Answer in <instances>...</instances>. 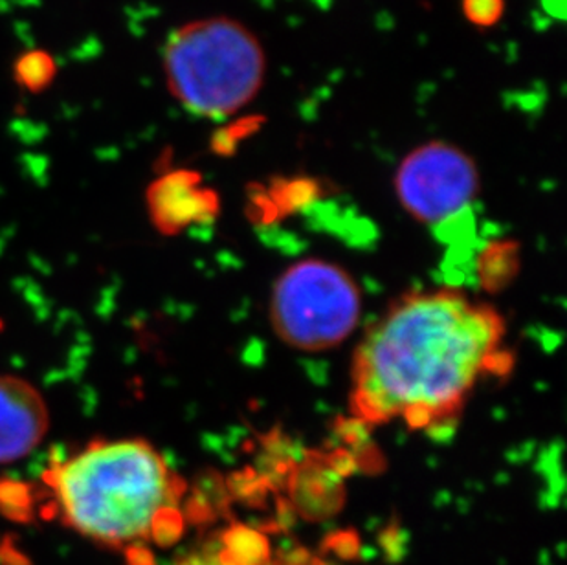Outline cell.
<instances>
[{"label": "cell", "mask_w": 567, "mask_h": 565, "mask_svg": "<svg viewBox=\"0 0 567 565\" xmlns=\"http://www.w3.org/2000/svg\"><path fill=\"white\" fill-rule=\"evenodd\" d=\"M223 555L234 565H265L268 562V544L261 534L248 528H234L225 536Z\"/></svg>", "instance_id": "8"}, {"label": "cell", "mask_w": 567, "mask_h": 565, "mask_svg": "<svg viewBox=\"0 0 567 565\" xmlns=\"http://www.w3.org/2000/svg\"><path fill=\"white\" fill-rule=\"evenodd\" d=\"M11 75L22 91L28 94H41L50 89L58 78V61L49 50H24L13 61Z\"/></svg>", "instance_id": "7"}, {"label": "cell", "mask_w": 567, "mask_h": 565, "mask_svg": "<svg viewBox=\"0 0 567 565\" xmlns=\"http://www.w3.org/2000/svg\"><path fill=\"white\" fill-rule=\"evenodd\" d=\"M360 312L359 285L334 263H296L274 285V331L285 343L303 351H323L342 343L359 327Z\"/></svg>", "instance_id": "4"}, {"label": "cell", "mask_w": 567, "mask_h": 565, "mask_svg": "<svg viewBox=\"0 0 567 565\" xmlns=\"http://www.w3.org/2000/svg\"><path fill=\"white\" fill-rule=\"evenodd\" d=\"M49 480L64 523L105 545L150 538L178 496L169 464L144 439L86 444L55 464Z\"/></svg>", "instance_id": "2"}, {"label": "cell", "mask_w": 567, "mask_h": 565, "mask_svg": "<svg viewBox=\"0 0 567 565\" xmlns=\"http://www.w3.org/2000/svg\"><path fill=\"white\" fill-rule=\"evenodd\" d=\"M505 331L493 307L466 294L430 290L399 299L354 352L351 410L370 424H446L493 371Z\"/></svg>", "instance_id": "1"}, {"label": "cell", "mask_w": 567, "mask_h": 565, "mask_svg": "<svg viewBox=\"0 0 567 565\" xmlns=\"http://www.w3.org/2000/svg\"><path fill=\"white\" fill-rule=\"evenodd\" d=\"M49 428V405L38 388L16 374H0V464L30 455Z\"/></svg>", "instance_id": "6"}, {"label": "cell", "mask_w": 567, "mask_h": 565, "mask_svg": "<svg viewBox=\"0 0 567 565\" xmlns=\"http://www.w3.org/2000/svg\"><path fill=\"white\" fill-rule=\"evenodd\" d=\"M167 91L188 113L226 117L261 91L267 55L254 32L228 17L186 22L162 52Z\"/></svg>", "instance_id": "3"}, {"label": "cell", "mask_w": 567, "mask_h": 565, "mask_svg": "<svg viewBox=\"0 0 567 565\" xmlns=\"http://www.w3.org/2000/svg\"><path fill=\"white\" fill-rule=\"evenodd\" d=\"M183 565H234L226 561V556L223 555V551L215 553V555H203L189 558L188 562H184Z\"/></svg>", "instance_id": "10"}, {"label": "cell", "mask_w": 567, "mask_h": 565, "mask_svg": "<svg viewBox=\"0 0 567 565\" xmlns=\"http://www.w3.org/2000/svg\"><path fill=\"white\" fill-rule=\"evenodd\" d=\"M544 6L553 16L564 17V0H544Z\"/></svg>", "instance_id": "11"}, {"label": "cell", "mask_w": 567, "mask_h": 565, "mask_svg": "<svg viewBox=\"0 0 567 565\" xmlns=\"http://www.w3.org/2000/svg\"><path fill=\"white\" fill-rule=\"evenodd\" d=\"M480 192L476 162L443 140L419 145L395 173L396 198L424 225H441L471 208Z\"/></svg>", "instance_id": "5"}, {"label": "cell", "mask_w": 567, "mask_h": 565, "mask_svg": "<svg viewBox=\"0 0 567 565\" xmlns=\"http://www.w3.org/2000/svg\"><path fill=\"white\" fill-rule=\"evenodd\" d=\"M466 21L477 28L498 24L505 13V0H461Z\"/></svg>", "instance_id": "9"}]
</instances>
